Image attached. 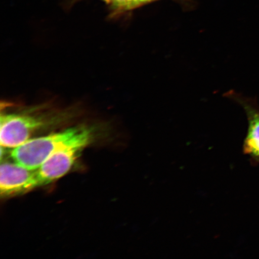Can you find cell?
<instances>
[{"instance_id": "obj_1", "label": "cell", "mask_w": 259, "mask_h": 259, "mask_svg": "<svg viewBox=\"0 0 259 259\" xmlns=\"http://www.w3.org/2000/svg\"><path fill=\"white\" fill-rule=\"evenodd\" d=\"M94 129L87 125H77L44 137L30 139L13 149L11 158L15 163L36 170L55 152L67 145L83 143L89 145L93 139Z\"/></svg>"}, {"instance_id": "obj_5", "label": "cell", "mask_w": 259, "mask_h": 259, "mask_svg": "<svg viewBox=\"0 0 259 259\" xmlns=\"http://www.w3.org/2000/svg\"><path fill=\"white\" fill-rule=\"evenodd\" d=\"M244 109L248 127L243 150L252 160L259 163V108L254 102L238 95H231Z\"/></svg>"}, {"instance_id": "obj_8", "label": "cell", "mask_w": 259, "mask_h": 259, "mask_svg": "<svg viewBox=\"0 0 259 259\" xmlns=\"http://www.w3.org/2000/svg\"><path fill=\"white\" fill-rule=\"evenodd\" d=\"M105 1H106L107 3V2H108V0H105Z\"/></svg>"}, {"instance_id": "obj_2", "label": "cell", "mask_w": 259, "mask_h": 259, "mask_svg": "<svg viewBox=\"0 0 259 259\" xmlns=\"http://www.w3.org/2000/svg\"><path fill=\"white\" fill-rule=\"evenodd\" d=\"M50 121L45 115L28 113H5L1 116L0 143L5 148L14 149L30 140L35 132Z\"/></svg>"}, {"instance_id": "obj_4", "label": "cell", "mask_w": 259, "mask_h": 259, "mask_svg": "<svg viewBox=\"0 0 259 259\" xmlns=\"http://www.w3.org/2000/svg\"><path fill=\"white\" fill-rule=\"evenodd\" d=\"M40 187L36 170L15 163L5 162L0 167V192L2 196L18 195Z\"/></svg>"}, {"instance_id": "obj_3", "label": "cell", "mask_w": 259, "mask_h": 259, "mask_svg": "<svg viewBox=\"0 0 259 259\" xmlns=\"http://www.w3.org/2000/svg\"><path fill=\"white\" fill-rule=\"evenodd\" d=\"M87 145L83 143L67 145L50 155L36 169L40 186L47 185L64 176Z\"/></svg>"}, {"instance_id": "obj_7", "label": "cell", "mask_w": 259, "mask_h": 259, "mask_svg": "<svg viewBox=\"0 0 259 259\" xmlns=\"http://www.w3.org/2000/svg\"><path fill=\"white\" fill-rule=\"evenodd\" d=\"M132 1L134 8L135 9L142 5L147 4V3L155 1V0H132Z\"/></svg>"}, {"instance_id": "obj_6", "label": "cell", "mask_w": 259, "mask_h": 259, "mask_svg": "<svg viewBox=\"0 0 259 259\" xmlns=\"http://www.w3.org/2000/svg\"><path fill=\"white\" fill-rule=\"evenodd\" d=\"M113 11L121 13L134 9L132 0H108V2Z\"/></svg>"}]
</instances>
